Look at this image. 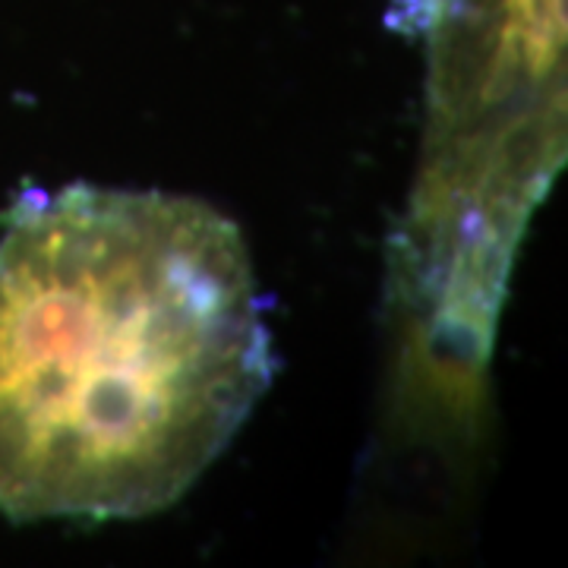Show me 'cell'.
Wrapping results in <instances>:
<instances>
[{
	"label": "cell",
	"mask_w": 568,
	"mask_h": 568,
	"mask_svg": "<svg viewBox=\"0 0 568 568\" xmlns=\"http://www.w3.org/2000/svg\"><path fill=\"white\" fill-rule=\"evenodd\" d=\"M275 376L241 227L215 205L70 183L0 237V511L123 521L183 499Z\"/></svg>",
	"instance_id": "1"
}]
</instances>
